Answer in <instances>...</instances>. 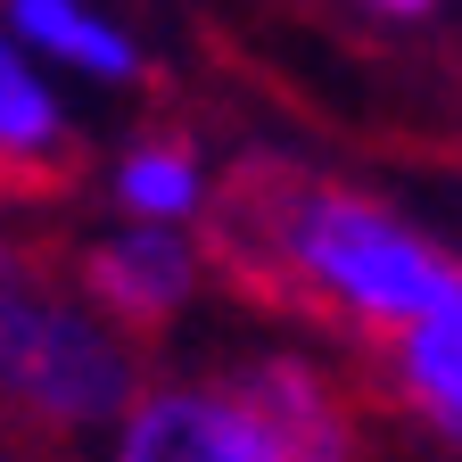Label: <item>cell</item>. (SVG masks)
Wrapping results in <instances>:
<instances>
[{"label":"cell","mask_w":462,"mask_h":462,"mask_svg":"<svg viewBox=\"0 0 462 462\" xmlns=\"http://www.w3.org/2000/svg\"><path fill=\"white\" fill-rule=\"evenodd\" d=\"M223 240L240 248L264 281H281L306 314L356 330V338H396L430 306L462 289V256L413 215L356 182H314L289 165H248L215 207Z\"/></svg>","instance_id":"cell-1"},{"label":"cell","mask_w":462,"mask_h":462,"mask_svg":"<svg viewBox=\"0 0 462 462\" xmlns=\"http://www.w3.org/2000/svg\"><path fill=\"white\" fill-rule=\"evenodd\" d=\"M141 388V338L91 306L75 264L0 231V413L58 446H99Z\"/></svg>","instance_id":"cell-2"},{"label":"cell","mask_w":462,"mask_h":462,"mask_svg":"<svg viewBox=\"0 0 462 462\" xmlns=\"http://www.w3.org/2000/svg\"><path fill=\"white\" fill-rule=\"evenodd\" d=\"M99 462H298V446L273 430L240 364H223V372H157L125 404V421L99 438Z\"/></svg>","instance_id":"cell-3"},{"label":"cell","mask_w":462,"mask_h":462,"mask_svg":"<svg viewBox=\"0 0 462 462\" xmlns=\"http://www.w3.org/2000/svg\"><path fill=\"white\" fill-rule=\"evenodd\" d=\"M75 281L91 289V306L107 322H125L133 338L182 322L190 298L207 289V248L199 231H165V223H107L75 248Z\"/></svg>","instance_id":"cell-4"},{"label":"cell","mask_w":462,"mask_h":462,"mask_svg":"<svg viewBox=\"0 0 462 462\" xmlns=\"http://www.w3.org/2000/svg\"><path fill=\"white\" fill-rule=\"evenodd\" d=\"M380 396L413 430L462 454V289L446 306H430L413 330L380 338Z\"/></svg>","instance_id":"cell-5"},{"label":"cell","mask_w":462,"mask_h":462,"mask_svg":"<svg viewBox=\"0 0 462 462\" xmlns=\"http://www.w3.org/2000/svg\"><path fill=\"white\" fill-rule=\"evenodd\" d=\"M107 207H116V223H165V231H199V223H215V207H223V182H215V165H207L190 141L149 133V141H133L125 157L107 165Z\"/></svg>","instance_id":"cell-6"},{"label":"cell","mask_w":462,"mask_h":462,"mask_svg":"<svg viewBox=\"0 0 462 462\" xmlns=\"http://www.w3.org/2000/svg\"><path fill=\"white\" fill-rule=\"evenodd\" d=\"M9 33L42 67H67L83 83H141V42L91 0H9Z\"/></svg>","instance_id":"cell-7"},{"label":"cell","mask_w":462,"mask_h":462,"mask_svg":"<svg viewBox=\"0 0 462 462\" xmlns=\"http://www.w3.org/2000/svg\"><path fill=\"white\" fill-rule=\"evenodd\" d=\"M67 107H58L42 58L0 25V182H50L67 165Z\"/></svg>","instance_id":"cell-8"},{"label":"cell","mask_w":462,"mask_h":462,"mask_svg":"<svg viewBox=\"0 0 462 462\" xmlns=\"http://www.w3.org/2000/svg\"><path fill=\"white\" fill-rule=\"evenodd\" d=\"M372 9H388V17H430L438 0H372Z\"/></svg>","instance_id":"cell-9"}]
</instances>
